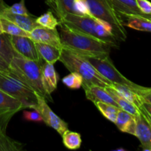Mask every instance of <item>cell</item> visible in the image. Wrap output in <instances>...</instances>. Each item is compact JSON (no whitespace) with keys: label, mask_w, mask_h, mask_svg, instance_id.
<instances>
[{"label":"cell","mask_w":151,"mask_h":151,"mask_svg":"<svg viewBox=\"0 0 151 151\" xmlns=\"http://www.w3.org/2000/svg\"><path fill=\"white\" fill-rule=\"evenodd\" d=\"M60 37L63 48L83 56L107 58L110 55L112 47L108 43L70 29L60 23Z\"/></svg>","instance_id":"6da1fadb"},{"label":"cell","mask_w":151,"mask_h":151,"mask_svg":"<svg viewBox=\"0 0 151 151\" xmlns=\"http://www.w3.org/2000/svg\"><path fill=\"white\" fill-rule=\"evenodd\" d=\"M60 23L70 29L92 36L110 44L112 47H119V39L112 27L108 22L94 16L67 14L60 20Z\"/></svg>","instance_id":"7a4b0ae2"},{"label":"cell","mask_w":151,"mask_h":151,"mask_svg":"<svg viewBox=\"0 0 151 151\" xmlns=\"http://www.w3.org/2000/svg\"><path fill=\"white\" fill-rule=\"evenodd\" d=\"M10 71L20 81L47 101H52L51 95L46 92L42 83V66L41 63L29 60L16 54L10 63Z\"/></svg>","instance_id":"3957f363"},{"label":"cell","mask_w":151,"mask_h":151,"mask_svg":"<svg viewBox=\"0 0 151 151\" xmlns=\"http://www.w3.org/2000/svg\"><path fill=\"white\" fill-rule=\"evenodd\" d=\"M59 60L69 72H76L82 77V87L98 86L106 88L112 85V83L97 72L83 55L62 48Z\"/></svg>","instance_id":"277c9868"},{"label":"cell","mask_w":151,"mask_h":151,"mask_svg":"<svg viewBox=\"0 0 151 151\" xmlns=\"http://www.w3.org/2000/svg\"><path fill=\"white\" fill-rule=\"evenodd\" d=\"M0 89L19 100L24 109H35L38 95L10 70L0 74Z\"/></svg>","instance_id":"5b68a950"},{"label":"cell","mask_w":151,"mask_h":151,"mask_svg":"<svg viewBox=\"0 0 151 151\" xmlns=\"http://www.w3.org/2000/svg\"><path fill=\"white\" fill-rule=\"evenodd\" d=\"M94 17L108 22L112 27L119 41H125L127 31L123 24V19L115 10L111 0H86Z\"/></svg>","instance_id":"8992f818"},{"label":"cell","mask_w":151,"mask_h":151,"mask_svg":"<svg viewBox=\"0 0 151 151\" xmlns=\"http://www.w3.org/2000/svg\"><path fill=\"white\" fill-rule=\"evenodd\" d=\"M83 57H85V58L97 69V72H100L103 77L111 81L112 83L120 84V85L128 87L134 91H135L137 94H138L140 97L145 91L148 89L147 87L137 85L135 83L132 82L128 78H125L115 67L111 60L110 59V57L105 59L89 57V56H83Z\"/></svg>","instance_id":"52a82bcc"},{"label":"cell","mask_w":151,"mask_h":151,"mask_svg":"<svg viewBox=\"0 0 151 151\" xmlns=\"http://www.w3.org/2000/svg\"><path fill=\"white\" fill-rule=\"evenodd\" d=\"M35 110L38 111L41 115L43 122L50 128L55 130L60 136L68 130L67 123L53 112L47 104L45 98L38 96V105L35 108Z\"/></svg>","instance_id":"ba28073f"},{"label":"cell","mask_w":151,"mask_h":151,"mask_svg":"<svg viewBox=\"0 0 151 151\" xmlns=\"http://www.w3.org/2000/svg\"><path fill=\"white\" fill-rule=\"evenodd\" d=\"M21 110H24L22 103L0 89V128L6 131L9 121Z\"/></svg>","instance_id":"9c48e42d"},{"label":"cell","mask_w":151,"mask_h":151,"mask_svg":"<svg viewBox=\"0 0 151 151\" xmlns=\"http://www.w3.org/2000/svg\"><path fill=\"white\" fill-rule=\"evenodd\" d=\"M10 40L15 51L22 57L41 63V57L37 50L35 43L29 37L10 35Z\"/></svg>","instance_id":"30bf717a"},{"label":"cell","mask_w":151,"mask_h":151,"mask_svg":"<svg viewBox=\"0 0 151 151\" xmlns=\"http://www.w3.org/2000/svg\"><path fill=\"white\" fill-rule=\"evenodd\" d=\"M7 4L3 0H0V16L14 22L19 27L27 32H31L34 28L39 27L36 22V18L31 15L15 14L9 11L7 8Z\"/></svg>","instance_id":"8fae6325"},{"label":"cell","mask_w":151,"mask_h":151,"mask_svg":"<svg viewBox=\"0 0 151 151\" xmlns=\"http://www.w3.org/2000/svg\"><path fill=\"white\" fill-rule=\"evenodd\" d=\"M29 38L34 42L50 44L60 50L63 48L60 34L58 32L57 28L49 29L41 26L37 27L29 32Z\"/></svg>","instance_id":"7c38bea8"},{"label":"cell","mask_w":151,"mask_h":151,"mask_svg":"<svg viewBox=\"0 0 151 151\" xmlns=\"http://www.w3.org/2000/svg\"><path fill=\"white\" fill-rule=\"evenodd\" d=\"M135 137L139 140L141 147L145 151H151V125L142 113L135 116Z\"/></svg>","instance_id":"4fadbf2b"},{"label":"cell","mask_w":151,"mask_h":151,"mask_svg":"<svg viewBox=\"0 0 151 151\" xmlns=\"http://www.w3.org/2000/svg\"><path fill=\"white\" fill-rule=\"evenodd\" d=\"M115 10L124 18L128 16H140V17L150 19L151 16L144 14L137 4V0H111Z\"/></svg>","instance_id":"5bb4252c"},{"label":"cell","mask_w":151,"mask_h":151,"mask_svg":"<svg viewBox=\"0 0 151 151\" xmlns=\"http://www.w3.org/2000/svg\"><path fill=\"white\" fill-rule=\"evenodd\" d=\"M83 88L85 91L86 98L88 100H91L93 103L100 101L119 107L117 103L114 101L110 93L105 87L98 86H84Z\"/></svg>","instance_id":"9a60e30c"},{"label":"cell","mask_w":151,"mask_h":151,"mask_svg":"<svg viewBox=\"0 0 151 151\" xmlns=\"http://www.w3.org/2000/svg\"><path fill=\"white\" fill-rule=\"evenodd\" d=\"M42 83L46 92L51 95L52 93L57 88L58 76L55 69L54 64L46 62L42 65Z\"/></svg>","instance_id":"2e32d148"},{"label":"cell","mask_w":151,"mask_h":151,"mask_svg":"<svg viewBox=\"0 0 151 151\" xmlns=\"http://www.w3.org/2000/svg\"><path fill=\"white\" fill-rule=\"evenodd\" d=\"M114 124L122 132L135 136L136 119L134 115L120 109L118 112Z\"/></svg>","instance_id":"e0dca14e"},{"label":"cell","mask_w":151,"mask_h":151,"mask_svg":"<svg viewBox=\"0 0 151 151\" xmlns=\"http://www.w3.org/2000/svg\"><path fill=\"white\" fill-rule=\"evenodd\" d=\"M35 43L40 56L43 60H45V62L54 64L58 60H59L62 50L50 44L38 42Z\"/></svg>","instance_id":"ac0fdd59"},{"label":"cell","mask_w":151,"mask_h":151,"mask_svg":"<svg viewBox=\"0 0 151 151\" xmlns=\"http://www.w3.org/2000/svg\"><path fill=\"white\" fill-rule=\"evenodd\" d=\"M110 87L113 88L115 92L117 93L119 96L132 103L133 104L137 106L139 109L141 107L143 102H144L142 98L138 94H137L135 91H134L128 87L116 83H112V85Z\"/></svg>","instance_id":"d6986e66"},{"label":"cell","mask_w":151,"mask_h":151,"mask_svg":"<svg viewBox=\"0 0 151 151\" xmlns=\"http://www.w3.org/2000/svg\"><path fill=\"white\" fill-rule=\"evenodd\" d=\"M17 54L12 46L8 34H0V57L7 63L10 64V62Z\"/></svg>","instance_id":"ffe728a7"},{"label":"cell","mask_w":151,"mask_h":151,"mask_svg":"<svg viewBox=\"0 0 151 151\" xmlns=\"http://www.w3.org/2000/svg\"><path fill=\"white\" fill-rule=\"evenodd\" d=\"M123 21L125 27L139 31L151 32V19L140 16H128Z\"/></svg>","instance_id":"44dd1931"},{"label":"cell","mask_w":151,"mask_h":151,"mask_svg":"<svg viewBox=\"0 0 151 151\" xmlns=\"http://www.w3.org/2000/svg\"><path fill=\"white\" fill-rule=\"evenodd\" d=\"M106 89H107L108 91L110 93V94L111 95V97H113L114 101L117 103L119 109L128 112V113L134 115V116H138V115H139L140 114H141V111H140V109H139L137 106H135V105L133 104L132 103H131V102H129L128 100H127L126 99L123 98L122 97L119 96V94H118L117 93L115 92L114 90L112 88H111L110 86L106 87Z\"/></svg>","instance_id":"7402d4cb"},{"label":"cell","mask_w":151,"mask_h":151,"mask_svg":"<svg viewBox=\"0 0 151 151\" xmlns=\"http://www.w3.org/2000/svg\"><path fill=\"white\" fill-rule=\"evenodd\" d=\"M24 145L7 135L5 130L0 128V151H21Z\"/></svg>","instance_id":"603a6c76"},{"label":"cell","mask_w":151,"mask_h":151,"mask_svg":"<svg viewBox=\"0 0 151 151\" xmlns=\"http://www.w3.org/2000/svg\"><path fill=\"white\" fill-rule=\"evenodd\" d=\"M0 27L4 33L10 35H19V36L29 37V32L24 30L19 27L14 22L9 19L0 16Z\"/></svg>","instance_id":"cb8c5ba5"},{"label":"cell","mask_w":151,"mask_h":151,"mask_svg":"<svg viewBox=\"0 0 151 151\" xmlns=\"http://www.w3.org/2000/svg\"><path fill=\"white\" fill-rule=\"evenodd\" d=\"M56 13L59 21L67 14L78 15L75 0H55Z\"/></svg>","instance_id":"d4e9b609"},{"label":"cell","mask_w":151,"mask_h":151,"mask_svg":"<svg viewBox=\"0 0 151 151\" xmlns=\"http://www.w3.org/2000/svg\"><path fill=\"white\" fill-rule=\"evenodd\" d=\"M62 142L69 150H78L82 144L81 136L79 133L66 130L61 135Z\"/></svg>","instance_id":"484cf974"},{"label":"cell","mask_w":151,"mask_h":151,"mask_svg":"<svg viewBox=\"0 0 151 151\" xmlns=\"http://www.w3.org/2000/svg\"><path fill=\"white\" fill-rule=\"evenodd\" d=\"M94 104L95 105L96 107L97 108V109L100 111V112L103 114L104 117L109 119L110 122L114 123L118 112L120 110L119 107H116V106L109 104V103L100 101L95 102V103H94Z\"/></svg>","instance_id":"4316f807"},{"label":"cell","mask_w":151,"mask_h":151,"mask_svg":"<svg viewBox=\"0 0 151 151\" xmlns=\"http://www.w3.org/2000/svg\"><path fill=\"white\" fill-rule=\"evenodd\" d=\"M36 22L39 26L49 29H56V27L60 24L59 19L55 16L54 13L51 10H49L39 17H37Z\"/></svg>","instance_id":"83f0119b"},{"label":"cell","mask_w":151,"mask_h":151,"mask_svg":"<svg viewBox=\"0 0 151 151\" xmlns=\"http://www.w3.org/2000/svg\"><path fill=\"white\" fill-rule=\"evenodd\" d=\"M62 83L71 89H78L83 86V78L76 72H71L62 78Z\"/></svg>","instance_id":"f1b7e54d"},{"label":"cell","mask_w":151,"mask_h":151,"mask_svg":"<svg viewBox=\"0 0 151 151\" xmlns=\"http://www.w3.org/2000/svg\"><path fill=\"white\" fill-rule=\"evenodd\" d=\"M7 10L15 14L20 15H31L24 4V0H21L19 2L15 3L12 6H7Z\"/></svg>","instance_id":"f546056e"},{"label":"cell","mask_w":151,"mask_h":151,"mask_svg":"<svg viewBox=\"0 0 151 151\" xmlns=\"http://www.w3.org/2000/svg\"><path fill=\"white\" fill-rule=\"evenodd\" d=\"M75 7L79 16H93L86 0H75Z\"/></svg>","instance_id":"4dcf8cb0"},{"label":"cell","mask_w":151,"mask_h":151,"mask_svg":"<svg viewBox=\"0 0 151 151\" xmlns=\"http://www.w3.org/2000/svg\"><path fill=\"white\" fill-rule=\"evenodd\" d=\"M23 118L27 121H32V122H43V118L39 112L35 109H32V111H27L24 109Z\"/></svg>","instance_id":"1f68e13d"},{"label":"cell","mask_w":151,"mask_h":151,"mask_svg":"<svg viewBox=\"0 0 151 151\" xmlns=\"http://www.w3.org/2000/svg\"><path fill=\"white\" fill-rule=\"evenodd\" d=\"M141 97L142 98L143 101L147 102L151 105V87L148 88V89L146 91H145L141 95Z\"/></svg>","instance_id":"d6a6232c"},{"label":"cell","mask_w":151,"mask_h":151,"mask_svg":"<svg viewBox=\"0 0 151 151\" xmlns=\"http://www.w3.org/2000/svg\"><path fill=\"white\" fill-rule=\"evenodd\" d=\"M10 70V66L8 63H6L1 57H0V72H5Z\"/></svg>","instance_id":"836d02e7"},{"label":"cell","mask_w":151,"mask_h":151,"mask_svg":"<svg viewBox=\"0 0 151 151\" xmlns=\"http://www.w3.org/2000/svg\"><path fill=\"white\" fill-rule=\"evenodd\" d=\"M45 2L49 7L51 8L52 11L55 14L56 13V4H55V0H45Z\"/></svg>","instance_id":"e575fe53"},{"label":"cell","mask_w":151,"mask_h":151,"mask_svg":"<svg viewBox=\"0 0 151 151\" xmlns=\"http://www.w3.org/2000/svg\"><path fill=\"white\" fill-rule=\"evenodd\" d=\"M142 107L151 116V105L150 103H147V102H143L142 105Z\"/></svg>","instance_id":"d590c367"},{"label":"cell","mask_w":151,"mask_h":151,"mask_svg":"<svg viewBox=\"0 0 151 151\" xmlns=\"http://www.w3.org/2000/svg\"><path fill=\"white\" fill-rule=\"evenodd\" d=\"M139 109H140V111H141L142 113V114L145 116V117L146 119H147V120L148 121V122H149V123H150V125H151V116H150V115L149 114L147 113V112L145 110V109H143V108L142 107V106L139 108Z\"/></svg>","instance_id":"8d00e7d4"},{"label":"cell","mask_w":151,"mask_h":151,"mask_svg":"<svg viewBox=\"0 0 151 151\" xmlns=\"http://www.w3.org/2000/svg\"><path fill=\"white\" fill-rule=\"evenodd\" d=\"M2 30H1V27H0V34H1V33H2Z\"/></svg>","instance_id":"74e56055"},{"label":"cell","mask_w":151,"mask_h":151,"mask_svg":"<svg viewBox=\"0 0 151 151\" xmlns=\"http://www.w3.org/2000/svg\"><path fill=\"white\" fill-rule=\"evenodd\" d=\"M1 72H0V74H1Z\"/></svg>","instance_id":"f35d334b"},{"label":"cell","mask_w":151,"mask_h":151,"mask_svg":"<svg viewBox=\"0 0 151 151\" xmlns=\"http://www.w3.org/2000/svg\"><path fill=\"white\" fill-rule=\"evenodd\" d=\"M150 1H151V0H150Z\"/></svg>","instance_id":"ab89813d"}]
</instances>
